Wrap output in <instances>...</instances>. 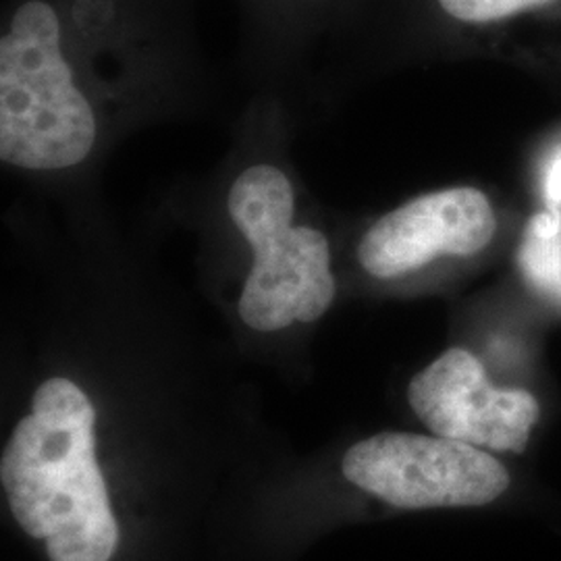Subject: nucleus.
I'll use <instances>...</instances> for the list:
<instances>
[{
  "label": "nucleus",
  "instance_id": "nucleus-8",
  "mask_svg": "<svg viewBox=\"0 0 561 561\" xmlns=\"http://www.w3.org/2000/svg\"><path fill=\"white\" fill-rule=\"evenodd\" d=\"M542 194L551 208L561 210V150H558L547 164L542 173Z\"/></svg>",
  "mask_w": 561,
  "mask_h": 561
},
{
  "label": "nucleus",
  "instance_id": "nucleus-2",
  "mask_svg": "<svg viewBox=\"0 0 561 561\" xmlns=\"http://www.w3.org/2000/svg\"><path fill=\"white\" fill-rule=\"evenodd\" d=\"M96 140L99 117L59 0H15L0 36V159L34 173L67 171Z\"/></svg>",
  "mask_w": 561,
  "mask_h": 561
},
{
  "label": "nucleus",
  "instance_id": "nucleus-4",
  "mask_svg": "<svg viewBox=\"0 0 561 561\" xmlns=\"http://www.w3.org/2000/svg\"><path fill=\"white\" fill-rule=\"evenodd\" d=\"M341 468L347 481L401 510L484 505L510 486L502 461L437 435H375L356 443Z\"/></svg>",
  "mask_w": 561,
  "mask_h": 561
},
{
  "label": "nucleus",
  "instance_id": "nucleus-6",
  "mask_svg": "<svg viewBox=\"0 0 561 561\" xmlns=\"http://www.w3.org/2000/svg\"><path fill=\"white\" fill-rule=\"evenodd\" d=\"M497 229L489 198L477 187H449L387 213L362 236L356 256L377 279L414 273L442 256H474Z\"/></svg>",
  "mask_w": 561,
  "mask_h": 561
},
{
  "label": "nucleus",
  "instance_id": "nucleus-7",
  "mask_svg": "<svg viewBox=\"0 0 561 561\" xmlns=\"http://www.w3.org/2000/svg\"><path fill=\"white\" fill-rule=\"evenodd\" d=\"M522 279L561 308V210H541L526 222L516 254Z\"/></svg>",
  "mask_w": 561,
  "mask_h": 561
},
{
  "label": "nucleus",
  "instance_id": "nucleus-3",
  "mask_svg": "<svg viewBox=\"0 0 561 561\" xmlns=\"http://www.w3.org/2000/svg\"><path fill=\"white\" fill-rule=\"evenodd\" d=\"M227 213L254 252L240 298V317L259 333L319 321L337 294L324 233L294 225L296 196L273 164L243 169L229 187Z\"/></svg>",
  "mask_w": 561,
  "mask_h": 561
},
{
  "label": "nucleus",
  "instance_id": "nucleus-9",
  "mask_svg": "<svg viewBox=\"0 0 561 561\" xmlns=\"http://www.w3.org/2000/svg\"><path fill=\"white\" fill-rule=\"evenodd\" d=\"M287 2H294V0H287ZM306 2H310V0H306Z\"/></svg>",
  "mask_w": 561,
  "mask_h": 561
},
{
  "label": "nucleus",
  "instance_id": "nucleus-5",
  "mask_svg": "<svg viewBox=\"0 0 561 561\" xmlns=\"http://www.w3.org/2000/svg\"><path fill=\"white\" fill-rule=\"evenodd\" d=\"M408 401L433 435L484 451L520 454L539 419L528 391L495 387L463 347L447 350L421 370L410 381Z\"/></svg>",
  "mask_w": 561,
  "mask_h": 561
},
{
  "label": "nucleus",
  "instance_id": "nucleus-1",
  "mask_svg": "<svg viewBox=\"0 0 561 561\" xmlns=\"http://www.w3.org/2000/svg\"><path fill=\"white\" fill-rule=\"evenodd\" d=\"M96 410L80 387L42 382L4 447L0 479L21 528L50 561H108L119 524L94 456Z\"/></svg>",
  "mask_w": 561,
  "mask_h": 561
}]
</instances>
